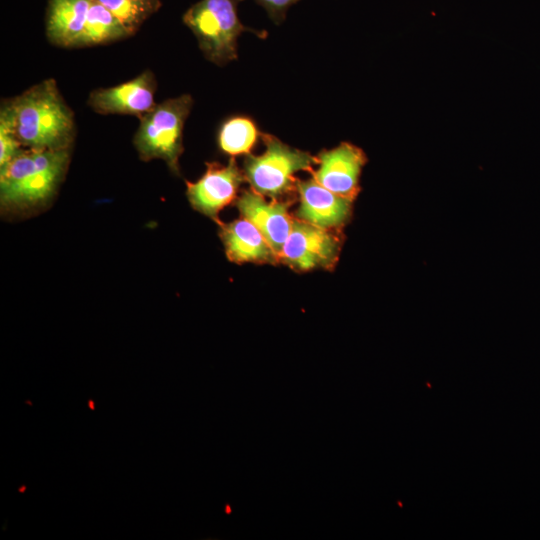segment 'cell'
Masks as SVG:
<instances>
[{
  "label": "cell",
  "mask_w": 540,
  "mask_h": 540,
  "mask_svg": "<svg viewBox=\"0 0 540 540\" xmlns=\"http://www.w3.org/2000/svg\"><path fill=\"white\" fill-rule=\"evenodd\" d=\"M1 108L8 114L24 148H71L76 134L74 114L54 79L30 87L5 101Z\"/></svg>",
  "instance_id": "obj_1"
},
{
  "label": "cell",
  "mask_w": 540,
  "mask_h": 540,
  "mask_svg": "<svg viewBox=\"0 0 540 540\" xmlns=\"http://www.w3.org/2000/svg\"><path fill=\"white\" fill-rule=\"evenodd\" d=\"M70 150L24 148L0 169L2 209L22 211L48 202L66 174Z\"/></svg>",
  "instance_id": "obj_2"
},
{
  "label": "cell",
  "mask_w": 540,
  "mask_h": 540,
  "mask_svg": "<svg viewBox=\"0 0 540 540\" xmlns=\"http://www.w3.org/2000/svg\"><path fill=\"white\" fill-rule=\"evenodd\" d=\"M239 0H200L183 15L207 60L223 66L238 58L237 40L248 31L264 38L266 32L244 26L238 17Z\"/></svg>",
  "instance_id": "obj_3"
},
{
  "label": "cell",
  "mask_w": 540,
  "mask_h": 540,
  "mask_svg": "<svg viewBox=\"0 0 540 540\" xmlns=\"http://www.w3.org/2000/svg\"><path fill=\"white\" fill-rule=\"evenodd\" d=\"M192 106L191 95L183 94L155 104L139 118L133 144L141 160L161 159L171 172L180 175L183 129Z\"/></svg>",
  "instance_id": "obj_4"
},
{
  "label": "cell",
  "mask_w": 540,
  "mask_h": 540,
  "mask_svg": "<svg viewBox=\"0 0 540 540\" xmlns=\"http://www.w3.org/2000/svg\"><path fill=\"white\" fill-rule=\"evenodd\" d=\"M265 150L259 155L248 154L243 162V174L251 189L271 199H282L296 192L300 171L312 172L317 157L292 148L273 135H261Z\"/></svg>",
  "instance_id": "obj_5"
},
{
  "label": "cell",
  "mask_w": 540,
  "mask_h": 540,
  "mask_svg": "<svg viewBox=\"0 0 540 540\" xmlns=\"http://www.w3.org/2000/svg\"><path fill=\"white\" fill-rule=\"evenodd\" d=\"M342 236L294 218L279 261L297 271L332 269L338 261Z\"/></svg>",
  "instance_id": "obj_6"
},
{
  "label": "cell",
  "mask_w": 540,
  "mask_h": 540,
  "mask_svg": "<svg viewBox=\"0 0 540 540\" xmlns=\"http://www.w3.org/2000/svg\"><path fill=\"white\" fill-rule=\"evenodd\" d=\"M244 181L243 171L234 157L225 165L210 162L197 181L186 182L187 198L196 211L220 223L219 212L237 199L239 188Z\"/></svg>",
  "instance_id": "obj_7"
},
{
  "label": "cell",
  "mask_w": 540,
  "mask_h": 540,
  "mask_svg": "<svg viewBox=\"0 0 540 540\" xmlns=\"http://www.w3.org/2000/svg\"><path fill=\"white\" fill-rule=\"evenodd\" d=\"M317 159L318 168L311 172L313 178L333 193L353 201L360 192V175L367 162L364 151L342 142L320 152Z\"/></svg>",
  "instance_id": "obj_8"
},
{
  "label": "cell",
  "mask_w": 540,
  "mask_h": 540,
  "mask_svg": "<svg viewBox=\"0 0 540 540\" xmlns=\"http://www.w3.org/2000/svg\"><path fill=\"white\" fill-rule=\"evenodd\" d=\"M157 82L149 69L116 86L93 90L88 105L102 115H132L138 118L155 106Z\"/></svg>",
  "instance_id": "obj_9"
},
{
  "label": "cell",
  "mask_w": 540,
  "mask_h": 540,
  "mask_svg": "<svg viewBox=\"0 0 540 540\" xmlns=\"http://www.w3.org/2000/svg\"><path fill=\"white\" fill-rule=\"evenodd\" d=\"M299 206L295 218L330 230H339L352 216V200L339 196L313 177L297 180Z\"/></svg>",
  "instance_id": "obj_10"
},
{
  "label": "cell",
  "mask_w": 540,
  "mask_h": 540,
  "mask_svg": "<svg viewBox=\"0 0 540 540\" xmlns=\"http://www.w3.org/2000/svg\"><path fill=\"white\" fill-rule=\"evenodd\" d=\"M291 202L265 199L252 189L243 190L235 200L241 217L253 223L264 235L278 258L290 233L293 220L289 214Z\"/></svg>",
  "instance_id": "obj_11"
},
{
  "label": "cell",
  "mask_w": 540,
  "mask_h": 540,
  "mask_svg": "<svg viewBox=\"0 0 540 540\" xmlns=\"http://www.w3.org/2000/svg\"><path fill=\"white\" fill-rule=\"evenodd\" d=\"M219 235L227 258L235 263H269L279 261L264 235L249 220L241 217L229 223H218Z\"/></svg>",
  "instance_id": "obj_12"
},
{
  "label": "cell",
  "mask_w": 540,
  "mask_h": 540,
  "mask_svg": "<svg viewBox=\"0 0 540 540\" xmlns=\"http://www.w3.org/2000/svg\"><path fill=\"white\" fill-rule=\"evenodd\" d=\"M92 0H49L46 13V36L63 48H75L83 31Z\"/></svg>",
  "instance_id": "obj_13"
},
{
  "label": "cell",
  "mask_w": 540,
  "mask_h": 540,
  "mask_svg": "<svg viewBox=\"0 0 540 540\" xmlns=\"http://www.w3.org/2000/svg\"><path fill=\"white\" fill-rule=\"evenodd\" d=\"M129 36V32L111 11L98 1L92 0L76 47L108 44Z\"/></svg>",
  "instance_id": "obj_14"
},
{
  "label": "cell",
  "mask_w": 540,
  "mask_h": 540,
  "mask_svg": "<svg viewBox=\"0 0 540 540\" xmlns=\"http://www.w3.org/2000/svg\"><path fill=\"white\" fill-rule=\"evenodd\" d=\"M261 135L252 118L235 115L226 119L220 126L217 143L220 151L231 157L248 155Z\"/></svg>",
  "instance_id": "obj_15"
},
{
  "label": "cell",
  "mask_w": 540,
  "mask_h": 540,
  "mask_svg": "<svg viewBox=\"0 0 540 540\" xmlns=\"http://www.w3.org/2000/svg\"><path fill=\"white\" fill-rule=\"evenodd\" d=\"M111 11L132 36L161 6L160 0H96Z\"/></svg>",
  "instance_id": "obj_16"
},
{
  "label": "cell",
  "mask_w": 540,
  "mask_h": 540,
  "mask_svg": "<svg viewBox=\"0 0 540 540\" xmlns=\"http://www.w3.org/2000/svg\"><path fill=\"white\" fill-rule=\"evenodd\" d=\"M24 147L18 140L8 114L0 110V169L10 163Z\"/></svg>",
  "instance_id": "obj_17"
},
{
  "label": "cell",
  "mask_w": 540,
  "mask_h": 540,
  "mask_svg": "<svg viewBox=\"0 0 540 540\" xmlns=\"http://www.w3.org/2000/svg\"><path fill=\"white\" fill-rule=\"evenodd\" d=\"M243 1V0H239ZM262 6L275 24H280L286 17L287 10L300 0H254Z\"/></svg>",
  "instance_id": "obj_18"
},
{
  "label": "cell",
  "mask_w": 540,
  "mask_h": 540,
  "mask_svg": "<svg viewBox=\"0 0 540 540\" xmlns=\"http://www.w3.org/2000/svg\"><path fill=\"white\" fill-rule=\"evenodd\" d=\"M88 405L91 410H94V402L92 400H89Z\"/></svg>",
  "instance_id": "obj_19"
},
{
  "label": "cell",
  "mask_w": 540,
  "mask_h": 540,
  "mask_svg": "<svg viewBox=\"0 0 540 540\" xmlns=\"http://www.w3.org/2000/svg\"><path fill=\"white\" fill-rule=\"evenodd\" d=\"M18 490H19V492H24L26 490V487L23 485Z\"/></svg>",
  "instance_id": "obj_20"
}]
</instances>
